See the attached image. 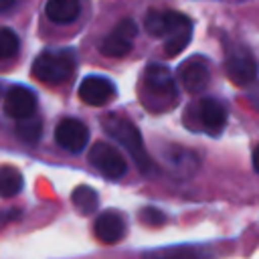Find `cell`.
<instances>
[{"instance_id":"obj_1","label":"cell","mask_w":259,"mask_h":259,"mask_svg":"<svg viewBox=\"0 0 259 259\" xmlns=\"http://www.w3.org/2000/svg\"><path fill=\"white\" fill-rule=\"evenodd\" d=\"M146 30L152 36L164 38V51L168 57L182 53L192 38V22L188 16L174 10H148L144 16Z\"/></svg>"},{"instance_id":"obj_2","label":"cell","mask_w":259,"mask_h":259,"mask_svg":"<svg viewBox=\"0 0 259 259\" xmlns=\"http://www.w3.org/2000/svg\"><path fill=\"white\" fill-rule=\"evenodd\" d=\"M176 101H178V87L170 69L158 63L148 65L144 71L142 103L152 111H166L172 109Z\"/></svg>"},{"instance_id":"obj_3","label":"cell","mask_w":259,"mask_h":259,"mask_svg":"<svg viewBox=\"0 0 259 259\" xmlns=\"http://www.w3.org/2000/svg\"><path fill=\"white\" fill-rule=\"evenodd\" d=\"M101 127L105 130V134L109 138H113L117 144H121L130 152L132 160L136 162V166L142 174H152L154 172V162L146 152L140 130L130 119H125L117 113H105L101 117Z\"/></svg>"},{"instance_id":"obj_4","label":"cell","mask_w":259,"mask_h":259,"mask_svg":"<svg viewBox=\"0 0 259 259\" xmlns=\"http://www.w3.org/2000/svg\"><path fill=\"white\" fill-rule=\"evenodd\" d=\"M77 65V57L71 49H45L32 63V75L47 85H59L67 81Z\"/></svg>"},{"instance_id":"obj_5","label":"cell","mask_w":259,"mask_h":259,"mask_svg":"<svg viewBox=\"0 0 259 259\" xmlns=\"http://www.w3.org/2000/svg\"><path fill=\"white\" fill-rule=\"evenodd\" d=\"M89 162L91 166L101 172L105 178L115 180L121 178L127 170V164L123 160V156L119 154V150L107 142H95L89 150Z\"/></svg>"},{"instance_id":"obj_6","label":"cell","mask_w":259,"mask_h":259,"mask_svg":"<svg viewBox=\"0 0 259 259\" xmlns=\"http://www.w3.org/2000/svg\"><path fill=\"white\" fill-rule=\"evenodd\" d=\"M225 69L229 79L239 87L251 85L257 77V63L245 47L229 49V53L225 55Z\"/></svg>"},{"instance_id":"obj_7","label":"cell","mask_w":259,"mask_h":259,"mask_svg":"<svg viewBox=\"0 0 259 259\" xmlns=\"http://www.w3.org/2000/svg\"><path fill=\"white\" fill-rule=\"evenodd\" d=\"M136 32H138V26H136V22H134L132 18L119 20V22L115 24V28H113L107 36L101 38V42H99L101 55L113 57V59L125 57V55L132 51V40H134Z\"/></svg>"},{"instance_id":"obj_8","label":"cell","mask_w":259,"mask_h":259,"mask_svg":"<svg viewBox=\"0 0 259 259\" xmlns=\"http://www.w3.org/2000/svg\"><path fill=\"white\" fill-rule=\"evenodd\" d=\"M55 142L63 150H67L71 154H79L85 150V146L89 142V130L83 121L67 117V119L59 121V125L55 127Z\"/></svg>"},{"instance_id":"obj_9","label":"cell","mask_w":259,"mask_h":259,"mask_svg":"<svg viewBox=\"0 0 259 259\" xmlns=\"http://www.w3.org/2000/svg\"><path fill=\"white\" fill-rule=\"evenodd\" d=\"M36 109V93L24 85H12L8 87L4 95V113L8 117L20 119L26 115H32Z\"/></svg>"},{"instance_id":"obj_10","label":"cell","mask_w":259,"mask_h":259,"mask_svg":"<svg viewBox=\"0 0 259 259\" xmlns=\"http://www.w3.org/2000/svg\"><path fill=\"white\" fill-rule=\"evenodd\" d=\"M208 65L202 57H190L178 69V79L188 93H200L208 85Z\"/></svg>"},{"instance_id":"obj_11","label":"cell","mask_w":259,"mask_h":259,"mask_svg":"<svg viewBox=\"0 0 259 259\" xmlns=\"http://www.w3.org/2000/svg\"><path fill=\"white\" fill-rule=\"evenodd\" d=\"M113 95V83L101 75H87L79 85V97L87 105H105Z\"/></svg>"},{"instance_id":"obj_12","label":"cell","mask_w":259,"mask_h":259,"mask_svg":"<svg viewBox=\"0 0 259 259\" xmlns=\"http://www.w3.org/2000/svg\"><path fill=\"white\" fill-rule=\"evenodd\" d=\"M196 121L198 125L208 132V134H219L223 127H225V121H227V109L223 107L221 101L212 99V97H204L198 101L196 109Z\"/></svg>"},{"instance_id":"obj_13","label":"cell","mask_w":259,"mask_h":259,"mask_svg":"<svg viewBox=\"0 0 259 259\" xmlns=\"http://www.w3.org/2000/svg\"><path fill=\"white\" fill-rule=\"evenodd\" d=\"M93 233L101 243H117L125 235V219L117 210H103L95 219Z\"/></svg>"},{"instance_id":"obj_14","label":"cell","mask_w":259,"mask_h":259,"mask_svg":"<svg viewBox=\"0 0 259 259\" xmlns=\"http://www.w3.org/2000/svg\"><path fill=\"white\" fill-rule=\"evenodd\" d=\"M79 12H81L79 0H47L45 4V14L55 24H69L77 20Z\"/></svg>"},{"instance_id":"obj_15","label":"cell","mask_w":259,"mask_h":259,"mask_svg":"<svg viewBox=\"0 0 259 259\" xmlns=\"http://www.w3.org/2000/svg\"><path fill=\"white\" fill-rule=\"evenodd\" d=\"M14 134L18 136V140H22L26 144H36L40 134H42V121L34 113L26 115V117H20V119H16Z\"/></svg>"},{"instance_id":"obj_16","label":"cell","mask_w":259,"mask_h":259,"mask_svg":"<svg viewBox=\"0 0 259 259\" xmlns=\"http://www.w3.org/2000/svg\"><path fill=\"white\" fill-rule=\"evenodd\" d=\"M71 200L75 204V208L81 212V214H91L93 210H97V204H99V196L97 192L87 186V184H81L73 190L71 194Z\"/></svg>"},{"instance_id":"obj_17","label":"cell","mask_w":259,"mask_h":259,"mask_svg":"<svg viewBox=\"0 0 259 259\" xmlns=\"http://www.w3.org/2000/svg\"><path fill=\"white\" fill-rule=\"evenodd\" d=\"M22 190V174L12 166H2L0 170V192L10 198Z\"/></svg>"},{"instance_id":"obj_18","label":"cell","mask_w":259,"mask_h":259,"mask_svg":"<svg viewBox=\"0 0 259 259\" xmlns=\"http://www.w3.org/2000/svg\"><path fill=\"white\" fill-rule=\"evenodd\" d=\"M18 53V36L12 28L4 26L0 30V59L8 61Z\"/></svg>"},{"instance_id":"obj_19","label":"cell","mask_w":259,"mask_h":259,"mask_svg":"<svg viewBox=\"0 0 259 259\" xmlns=\"http://www.w3.org/2000/svg\"><path fill=\"white\" fill-rule=\"evenodd\" d=\"M140 221L142 223H148L152 227H158V225H164L166 223V214L154 206H146L140 210Z\"/></svg>"},{"instance_id":"obj_20","label":"cell","mask_w":259,"mask_h":259,"mask_svg":"<svg viewBox=\"0 0 259 259\" xmlns=\"http://www.w3.org/2000/svg\"><path fill=\"white\" fill-rule=\"evenodd\" d=\"M247 97H249L251 105L259 111V81H253V83H251V87H249V91H247Z\"/></svg>"},{"instance_id":"obj_21","label":"cell","mask_w":259,"mask_h":259,"mask_svg":"<svg viewBox=\"0 0 259 259\" xmlns=\"http://www.w3.org/2000/svg\"><path fill=\"white\" fill-rule=\"evenodd\" d=\"M16 2H18V0H0V12L12 10V8L16 6Z\"/></svg>"},{"instance_id":"obj_22","label":"cell","mask_w":259,"mask_h":259,"mask_svg":"<svg viewBox=\"0 0 259 259\" xmlns=\"http://www.w3.org/2000/svg\"><path fill=\"white\" fill-rule=\"evenodd\" d=\"M253 168H255V172H259V146H255V150H253Z\"/></svg>"}]
</instances>
